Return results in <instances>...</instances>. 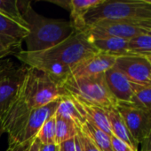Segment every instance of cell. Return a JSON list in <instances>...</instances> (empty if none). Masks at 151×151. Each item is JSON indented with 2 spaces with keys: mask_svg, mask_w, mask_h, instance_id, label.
I'll list each match as a JSON object with an SVG mask.
<instances>
[{
  "mask_svg": "<svg viewBox=\"0 0 151 151\" xmlns=\"http://www.w3.org/2000/svg\"><path fill=\"white\" fill-rule=\"evenodd\" d=\"M148 1H149V0H148ZM149 2H150V4H151V1H149Z\"/></svg>",
  "mask_w": 151,
  "mask_h": 151,
  "instance_id": "37",
  "label": "cell"
},
{
  "mask_svg": "<svg viewBox=\"0 0 151 151\" xmlns=\"http://www.w3.org/2000/svg\"><path fill=\"white\" fill-rule=\"evenodd\" d=\"M133 96L131 103L151 114V86L133 84Z\"/></svg>",
  "mask_w": 151,
  "mask_h": 151,
  "instance_id": "22",
  "label": "cell"
},
{
  "mask_svg": "<svg viewBox=\"0 0 151 151\" xmlns=\"http://www.w3.org/2000/svg\"><path fill=\"white\" fill-rule=\"evenodd\" d=\"M90 36V35H89ZM92 42L99 52L106 53L115 57L129 55L128 41L117 37H94Z\"/></svg>",
  "mask_w": 151,
  "mask_h": 151,
  "instance_id": "14",
  "label": "cell"
},
{
  "mask_svg": "<svg viewBox=\"0 0 151 151\" xmlns=\"http://www.w3.org/2000/svg\"><path fill=\"white\" fill-rule=\"evenodd\" d=\"M28 35V28L0 14V36L10 37L22 42Z\"/></svg>",
  "mask_w": 151,
  "mask_h": 151,
  "instance_id": "20",
  "label": "cell"
},
{
  "mask_svg": "<svg viewBox=\"0 0 151 151\" xmlns=\"http://www.w3.org/2000/svg\"><path fill=\"white\" fill-rule=\"evenodd\" d=\"M50 2H52L53 4H55L57 5H60L61 7L65 8L66 10L69 11V8H70V0H58V1L50 0Z\"/></svg>",
  "mask_w": 151,
  "mask_h": 151,
  "instance_id": "30",
  "label": "cell"
},
{
  "mask_svg": "<svg viewBox=\"0 0 151 151\" xmlns=\"http://www.w3.org/2000/svg\"><path fill=\"white\" fill-rule=\"evenodd\" d=\"M102 0H70V22L76 31H85L86 24L85 17L88 11L99 4Z\"/></svg>",
  "mask_w": 151,
  "mask_h": 151,
  "instance_id": "15",
  "label": "cell"
},
{
  "mask_svg": "<svg viewBox=\"0 0 151 151\" xmlns=\"http://www.w3.org/2000/svg\"><path fill=\"white\" fill-rule=\"evenodd\" d=\"M55 114L70 119L80 127V129L86 122L84 111L79 106L78 103L69 96H62L61 97Z\"/></svg>",
  "mask_w": 151,
  "mask_h": 151,
  "instance_id": "16",
  "label": "cell"
},
{
  "mask_svg": "<svg viewBox=\"0 0 151 151\" xmlns=\"http://www.w3.org/2000/svg\"><path fill=\"white\" fill-rule=\"evenodd\" d=\"M129 55L148 57L151 55V35L149 34L138 35L128 41Z\"/></svg>",
  "mask_w": 151,
  "mask_h": 151,
  "instance_id": "21",
  "label": "cell"
},
{
  "mask_svg": "<svg viewBox=\"0 0 151 151\" xmlns=\"http://www.w3.org/2000/svg\"><path fill=\"white\" fill-rule=\"evenodd\" d=\"M80 127L70 119L55 114V141L60 144L78 134Z\"/></svg>",
  "mask_w": 151,
  "mask_h": 151,
  "instance_id": "19",
  "label": "cell"
},
{
  "mask_svg": "<svg viewBox=\"0 0 151 151\" xmlns=\"http://www.w3.org/2000/svg\"><path fill=\"white\" fill-rule=\"evenodd\" d=\"M39 151H59V146L58 144H50V145L41 144Z\"/></svg>",
  "mask_w": 151,
  "mask_h": 151,
  "instance_id": "31",
  "label": "cell"
},
{
  "mask_svg": "<svg viewBox=\"0 0 151 151\" xmlns=\"http://www.w3.org/2000/svg\"><path fill=\"white\" fill-rule=\"evenodd\" d=\"M21 50V42L5 36H0V59L15 55Z\"/></svg>",
  "mask_w": 151,
  "mask_h": 151,
  "instance_id": "25",
  "label": "cell"
},
{
  "mask_svg": "<svg viewBox=\"0 0 151 151\" xmlns=\"http://www.w3.org/2000/svg\"><path fill=\"white\" fill-rule=\"evenodd\" d=\"M104 75L109 89L117 101L130 103L133 96V83L115 66L108 70Z\"/></svg>",
  "mask_w": 151,
  "mask_h": 151,
  "instance_id": "12",
  "label": "cell"
},
{
  "mask_svg": "<svg viewBox=\"0 0 151 151\" xmlns=\"http://www.w3.org/2000/svg\"><path fill=\"white\" fill-rule=\"evenodd\" d=\"M63 96L61 86L45 73L28 67L19 97L31 111L41 108Z\"/></svg>",
  "mask_w": 151,
  "mask_h": 151,
  "instance_id": "5",
  "label": "cell"
},
{
  "mask_svg": "<svg viewBox=\"0 0 151 151\" xmlns=\"http://www.w3.org/2000/svg\"><path fill=\"white\" fill-rule=\"evenodd\" d=\"M4 59V58H3ZM1 62H2V59H0V65H1Z\"/></svg>",
  "mask_w": 151,
  "mask_h": 151,
  "instance_id": "35",
  "label": "cell"
},
{
  "mask_svg": "<svg viewBox=\"0 0 151 151\" xmlns=\"http://www.w3.org/2000/svg\"><path fill=\"white\" fill-rule=\"evenodd\" d=\"M20 12L28 25V35L25 38L27 51L44 50L61 42L76 32L69 20L49 19L37 13L30 2L18 1Z\"/></svg>",
  "mask_w": 151,
  "mask_h": 151,
  "instance_id": "2",
  "label": "cell"
},
{
  "mask_svg": "<svg viewBox=\"0 0 151 151\" xmlns=\"http://www.w3.org/2000/svg\"><path fill=\"white\" fill-rule=\"evenodd\" d=\"M36 139L43 145L56 144L55 141V114L49 118L41 127Z\"/></svg>",
  "mask_w": 151,
  "mask_h": 151,
  "instance_id": "24",
  "label": "cell"
},
{
  "mask_svg": "<svg viewBox=\"0 0 151 151\" xmlns=\"http://www.w3.org/2000/svg\"><path fill=\"white\" fill-rule=\"evenodd\" d=\"M111 143L114 151H134L128 144L113 135L111 136Z\"/></svg>",
  "mask_w": 151,
  "mask_h": 151,
  "instance_id": "27",
  "label": "cell"
},
{
  "mask_svg": "<svg viewBox=\"0 0 151 151\" xmlns=\"http://www.w3.org/2000/svg\"><path fill=\"white\" fill-rule=\"evenodd\" d=\"M28 66L16 65L11 59H2L0 65V123L17 97L25 79Z\"/></svg>",
  "mask_w": 151,
  "mask_h": 151,
  "instance_id": "7",
  "label": "cell"
},
{
  "mask_svg": "<svg viewBox=\"0 0 151 151\" xmlns=\"http://www.w3.org/2000/svg\"><path fill=\"white\" fill-rule=\"evenodd\" d=\"M98 52L85 31H76L53 47L36 52L21 50L14 56L28 67L45 73L61 86L81 62Z\"/></svg>",
  "mask_w": 151,
  "mask_h": 151,
  "instance_id": "1",
  "label": "cell"
},
{
  "mask_svg": "<svg viewBox=\"0 0 151 151\" xmlns=\"http://www.w3.org/2000/svg\"><path fill=\"white\" fill-rule=\"evenodd\" d=\"M77 102L78 103L79 106L83 110L86 121L90 122L91 124H93V126H95L97 128L103 131L107 134L112 136L108 114L105 109L98 107V106L85 104L78 101Z\"/></svg>",
  "mask_w": 151,
  "mask_h": 151,
  "instance_id": "17",
  "label": "cell"
},
{
  "mask_svg": "<svg viewBox=\"0 0 151 151\" xmlns=\"http://www.w3.org/2000/svg\"><path fill=\"white\" fill-rule=\"evenodd\" d=\"M79 135H80V138H81V141H82V143H83V146H84V150L85 151H100L90 141L88 138H86L81 132H79Z\"/></svg>",
  "mask_w": 151,
  "mask_h": 151,
  "instance_id": "28",
  "label": "cell"
},
{
  "mask_svg": "<svg viewBox=\"0 0 151 151\" xmlns=\"http://www.w3.org/2000/svg\"><path fill=\"white\" fill-rule=\"evenodd\" d=\"M147 34H149L150 35H151V28L149 29V30H147Z\"/></svg>",
  "mask_w": 151,
  "mask_h": 151,
  "instance_id": "34",
  "label": "cell"
},
{
  "mask_svg": "<svg viewBox=\"0 0 151 151\" xmlns=\"http://www.w3.org/2000/svg\"><path fill=\"white\" fill-rule=\"evenodd\" d=\"M117 58V57L112 55L98 52L81 62L72 71L69 76L84 77L105 73L108 70L115 65Z\"/></svg>",
  "mask_w": 151,
  "mask_h": 151,
  "instance_id": "11",
  "label": "cell"
},
{
  "mask_svg": "<svg viewBox=\"0 0 151 151\" xmlns=\"http://www.w3.org/2000/svg\"><path fill=\"white\" fill-rule=\"evenodd\" d=\"M1 135H2V133H1V132H0V136H1Z\"/></svg>",
  "mask_w": 151,
  "mask_h": 151,
  "instance_id": "36",
  "label": "cell"
},
{
  "mask_svg": "<svg viewBox=\"0 0 151 151\" xmlns=\"http://www.w3.org/2000/svg\"><path fill=\"white\" fill-rule=\"evenodd\" d=\"M146 58H147V59L149 60V62H150V65H151V55L148 56V57H146Z\"/></svg>",
  "mask_w": 151,
  "mask_h": 151,
  "instance_id": "33",
  "label": "cell"
},
{
  "mask_svg": "<svg viewBox=\"0 0 151 151\" xmlns=\"http://www.w3.org/2000/svg\"><path fill=\"white\" fill-rule=\"evenodd\" d=\"M114 66L131 83L140 86H151V65L146 57L135 55L117 57Z\"/></svg>",
  "mask_w": 151,
  "mask_h": 151,
  "instance_id": "9",
  "label": "cell"
},
{
  "mask_svg": "<svg viewBox=\"0 0 151 151\" xmlns=\"http://www.w3.org/2000/svg\"><path fill=\"white\" fill-rule=\"evenodd\" d=\"M108 114L112 135L128 144L134 151H139V144L131 135L126 125L117 108L105 109Z\"/></svg>",
  "mask_w": 151,
  "mask_h": 151,
  "instance_id": "13",
  "label": "cell"
},
{
  "mask_svg": "<svg viewBox=\"0 0 151 151\" xmlns=\"http://www.w3.org/2000/svg\"><path fill=\"white\" fill-rule=\"evenodd\" d=\"M0 14L28 28L18 6V0H0Z\"/></svg>",
  "mask_w": 151,
  "mask_h": 151,
  "instance_id": "23",
  "label": "cell"
},
{
  "mask_svg": "<svg viewBox=\"0 0 151 151\" xmlns=\"http://www.w3.org/2000/svg\"><path fill=\"white\" fill-rule=\"evenodd\" d=\"M101 20L130 21L137 23L141 27L142 22L151 21V4L148 0H102L99 4L90 9L85 17L86 27Z\"/></svg>",
  "mask_w": 151,
  "mask_h": 151,
  "instance_id": "4",
  "label": "cell"
},
{
  "mask_svg": "<svg viewBox=\"0 0 151 151\" xmlns=\"http://www.w3.org/2000/svg\"><path fill=\"white\" fill-rule=\"evenodd\" d=\"M61 88L63 96H69L85 104L109 109L116 108L118 103L109 89L104 73L84 77L69 76L61 83Z\"/></svg>",
  "mask_w": 151,
  "mask_h": 151,
  "instance_id": "3",
  "label": "cell"
},
{
  "mask_svg": "<svg viewBox=\"0 0 151 151\" xmlns=\"http://www.w3.org/2000/svg\"><path fill=\"white\" fill-rule=\"evenodd\" d=\"M85 31L90 37H117L125 40H130L133 37L146 34V30L139 27L137 23L130 21H117V20H101L89 27Z\"/></svg>",
  "mask_w": 151,
  "mask_h": 151,
  "instance_id": "10",
  "label": "cell"
},
{
  "mask_svg": "<svg viewBox=\"0 0 151 151\" xmlns=\"http://www.w3.org/2000/svg\"><path fill=\"white\" fill-rule=\"evenodd\" d=\"M40 147H41L40 142L36 138V139L28 146V148L25 150V151H39L40 150Z\"/></svg>",
  "mask_w": 151,
  "mask_h": 151,
  "instance_id": "29",
  "label": "cell"
},
{
  "mask_svg": "<svg viewBox=\"0 0 151 151\" xmlns=\"http://www.w3.org/2000/svg\"><path fill=\"white\" fill-rule=\"evenodd\" d=\"M80 132L100 151H114L111 143V136L86 121L81 127Z\"/></svg>",
  "mask_w": 151,
  "mask_h": 151,
  "instance_id": "18",
  "label": "cell"
},
{
  "mask_svg": "<svg viewBox=\"0 0 151 151\" xmlns=\"http://www.w3.org/2000/svg\"><path fill=\"white\" fill-rule=\"evenodd\" d=\"M117 110L134 141L142 145L151 132V114L133 103L118 102Z\"/></svg>",
  "mask_w": 151,
  "mask_h": 151,
  "instance_id": "8",
  "label": "cell"
},
{
  "mask_svg": "<svg viewBox=\"0 0 151 151\" xmlns=\"http://www.w3.org/2000/svg\"><path fill=\"white\" fill-rule=\"evenodd\" d=\"M58 146L59 151H85L79 133L77 136L58 144Z\"/></svg>",
  "mask_w": 151,
  "mask_h": 151,
  "instance_id": "26",
  "label": "cell"
},
{
  "mask_svg": "<svg viewBox=\"0 0 151 151\" xmlns=\"http://www.w3.org/2000/svg\"><path fill=\"white\" fill-rule=\"evenodd\" d=\"M142 146V151H151V132L150 134V136Z\"/></svg>",
  "mask_w": 151,
  "mask_h": 151,
  "instance_id": "32",
  "label": "cell"
},
{
  "mask_svg": "<svg viewBox=\"0 0 151 151\" xmlns=\"http://www.w3.org/2000/svg\"><path fill=\"white\" fill-rule=\"evenodd\" d=\"M60 100L61 98L41 108L33 110L27 120L13 134L8 135V148L6 151H25L36 138L45 120L55 114Z\"/></svg>",
  "mask_w": 151,
  "mask_h": 151,
  "instance_id": "6",
  "label": "cell"
}]
</instances>
